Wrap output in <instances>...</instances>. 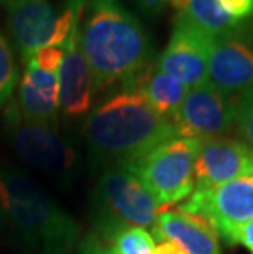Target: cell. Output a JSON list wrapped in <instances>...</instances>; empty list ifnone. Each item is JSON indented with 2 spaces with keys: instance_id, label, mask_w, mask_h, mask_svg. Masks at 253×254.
<instances>
[{
  "instance_id": "obj_1",
  "label": "cell",
  "mask_w": 253,
  "mask_h": 254,
  "mask_svg": "<svg viewBox=\"0 0 253 254\" xmlns=\"http://www.w3.org/2000/svg\"><path fill=\"white\" fill-rule=\"evenodd\" d=\"M79 45L94 75L95 90L135 89L153 66L152 38L118 0H87Z\"/></svg>"
},
{
  "instance_id": "obj_2",
  "label": "cell",
  "mask_w": 253,
  "mask_h": 254,
  "mask_svg": "<svg viewBox=\"0 0 253 254\" xmlns=\"http://www.w3.org/2000/svg\"><path fill=\"white\" fill-rule=\"evenodd\" d=\"M84 136L90 158L105 169L123 167L179 134L174 122L156 113L138 90L120 89L89 113Z\"/></svg>"
},
{
  "instance_id": "obj_3",
  "label": "cell",
  "mask_w": 253,
  "mask_h": 254,
  "mask_svg": "<svg viewBox=\"0 0 253 254\" xmlns=\"http://www.w3.org/2000/svg\"><path fill=\"white\" fill-rule=\"evenodd\" d=\"M0 212L35 254H74L79 228L31 177L0 161Z\"/></svg>"
},
{
  "instance_id": "obj_4",
  "label": "cell",
  "mask_w": 253,
  "mask_h": 254,
  "mask_svg": "<svg viewBox=\"0 0 253 254\" xmlns=\"http://www.w3.org/2000/svg\"><path fill=\"white\" fill-rule=\"evenodd\" d=\"M95 235L104 243L127 226H153L163 208L125 167H105L94 187Z\"/></svg>"
},
{
  "instance_id": "obj_5",
  "label": "cell",
  "mask_w": 253,
  "mask_h": 254,
  "mask_svg": "<svg viewBox=\"0 0 253 254\" xmlns=\"http://www.w3.org/2000/svg\"><path fill=\"white\" fill-rule=\"evenodd\" d=\"M3 136L21 161L59 184H69L78 164L73 143L58 125L28 120L12 99L5 110Z\"/></svg>"
},
{
  "instance_id": "obj_6",
  "label": "cell",
  "mask_w": 253,
  "mask_h": 254,
  "mask_svg": "<svg viewBox=\"0 0 253 254\" xmlns=\"http://www.w3.org/2000/svg\"><path fill=\"white\" fill-rule=\"evenodd\" d=\"M201 141L176 136L125 164L161 208L187 200L194 192V163Z\"/></svg>"
},
{
  "instance_id": "obj_7",
  "label": "cell",
  "mask_w": 253,
  "mask_h": 254,
  "mask_svg": "<svg viewBox=\"0 0 253 254\" xmlns=\"http://www.w3.org/2000/svg\"><path fill=\"white\" fill-rule=\"evenodd\" d=\"M179 210L202 217L227 243L239 226L253 220V174L207 190H194Z\"/></svg>"
},
{
  "instance_id": "obj_8",
  "label": "cell",
  "mask_w": 253,
  "mask_h": 254,
  "mask_svg": "<svg viewBox=\"0 0 253 254\" xmlns=\"http://www.w3.org/2000/svg\"><path fill=\"white\" fill-rule=\"evenodd\" d=\"M211 48L212 36L182 12H176L169 41L161 51L156 66L184 87H197L209 82Z\"/></svg>"
},
{
  "instance_id": "obj_9",
  "label": "cell",
  "mask_w": 253,
  "mask_h": 254,
  "mask_svg": "<svg viewBox=\"0 0 253 254\" xmlns=\"http://www.w3.org/2000/svg\"><path fill=\"white\" fill-rule=\"evenodd\" d=\"M173 122L184 138L204 141L224 136L235 127V99L211 82L187 89Z\"/></svg>"
},
{
  "instance_id": "obj_10",
  "label": "cell",
  "mask_w": 253,
  "mask_h": 254,
  "mask_svg": "<svg viewBox=\"0 0 253 254\" xmlns=\"http://www.w3.org/2000/svg\"><path fill=\"white\" fill-rule=\"evenodd\" d=\"M209 82L230 95L253 90V30L250 21L229 33L212 36Z\"/></svg>"
},
{
  "instance_id": "obj_11",
  "label": "cell",
  "mask_w": 253,
  "mask_h": 254,
  "mask_svg": "<svg viewBox=\"0 0 253 254\" xmlns=\"http://www.w3.org/2000/svg\"><path fill=\"white\" fill-rule=\"evenodd\" d=\"M253 174V148L242 139H204L194 163V190H207Z\"/></svg>"
},
{
  "instance_id": "obj_12",
  "label": "cell",
  "mask_w": 253,
  "mask_h": 254,
  "mask_svg": "<svg viewBox=\"0 0 253 254\" xmlns=\"http://www.w3.org/2000/svg\"><path fill=\"white\" fill-rule=\"evenodd\" d=\"M3 5L10 35L26 66L41 48L55 45L61 12H56L51 0H8Z\"/></svg>"
},
{
  "instance_id": "obj_13",
  "label": "cell",
  "mask_w": 253,
  "mask_h": 254,
  "mask_svg": "<svg viewBox=\"0 0 253 254\" xmlns=\"http://www.w3.org/2000/svg\"><path fill=\"white\" fill-rule=\"evenodd\" d=\"M81 20L63 45V61L58 69L59 110L69 118L83 117L90 110L95 90L92 71L79 45Z\"/></svg>"
},
{
  "instance_id": "obj_14",
  "label": "cell",
  "mask_w": 253,
  "mask_h": 254,
  "mask_svg": "<svg viewBox=\"0 0 253 254\" xmlns=\"http://www.w3.org/2000/svg\"><path fill=\"white\" fill-rule=\"evenodd\" d=\"M153 238L177 245L184 254H220L215 230L202 217L182 212L163 210L153 225Z\"/></svg>"
},
{
  "instance_id": "obj_15",
  "label": "cell",
  "mask_w": 253,
  "mask_h": 254,
  "mask_svg": "<svg viewBox=\"0 0 253 254\" xmlns=\"http://www.w3.org/2000/svg\"><path fill=\"white\" fill-rule=\"evenodd\" d=\"M21 115L28 120L58 125L59 82L58 72H46L35 64H26L15 99Z\"/></svg>"
},
{
  "instance_id": "obj_16",
  "label": "cell",
  "mask_w": 253,
  "mask_h": 254,
  "mask_svg": "<svg viewBox=\"0 0 253 254\" xmlns=\"http://www.w3.org/2000/svg\"><path fill=\"white\" fill-rule=\"evenodd\" d=\"M135 90L140 92L156 113L169 120H174L187 94V87L165 74L156 64L138 79Z\"/></svg>"
},
{
  "instance_id": "obj_17",
  "label": "cell",
  "mask_w": 253,
  "mask_h": 254,
  "mask_svg": "<svg viewBox=\"0 0 253 254\" xmlns=\"http://www.w3.org/2000/svg\"><path fill=\"white\" fill-rule=\"evenodd\" d=\"M177 12H182L192 23L207 31L211 36L229 33L245 25L230 18L220 8L217 0H182V5Z\"/></svg>"
},
{
  "instance_id": "obj_18",
  "label": "cell",
  "mask_w": 253,
  "mask_h": 254,
  "mask_svg": "<svg viewBox=\"0 0 253 254\" xmlns=\"http://www.w3.org/2000/svg\"><path fill=\"white\" fill-rule=\"evenodd\" d=\"M115 254H153L155 238L142 226H127L118 230L105 243Z\"/></svg>"
},
{
  "instance_id": "obj_19",
  "label": "cell",
  "mask_w": 253,
  "mask_h": 254,
  "mask_svg": "<svg viewBox=\"0 0 253 254\" xmlns=\"http://www.w3.org/2000/svg\"><path fill=\"white\" fill-rule=\"evenodd\" d=\"M18 82V69L7 38L0 31V109L12 100Z\"/></svg>"
},
{
  "instance_id": "obj_20",
  "label": "cell",
  "mask_w": 253,
  "mask_h": 254,
  "mask_svg": "<svg viewBox=\"0 0 253 254\" xmlns=\"http://www.w3.org/2000/svg\"><path fill=\"white\" fill-rule=\"evenodd\" d=\"M235 128L247 144L253 148V90L235 99Z\"/></svg>"
},
{
  "instance_id": "obj_21",
  "label": "cell",
  "mask_w": 253,
  "mask_h": 254,
  "mask_svg": "<svg viewBox=\"0 0 253 254\" xmlns=\"http://www.w3.org/2000/svg\"><path fill=\"white\" fill-rule=\"evenodd\" d=\"M61 61H63V46L48 45L45 48H41L30 63L35 64L36 67H40L41 71L58 72L59 66H61Z\"/></svg>"
},
{
  "instance_id": "obj_22",
  "label": "cell",
  "mask_w": 253,
  "mask_h": 254,
  "mask_svg": "<svg viewBox=\"0 0 253 254\" xmlns=\"http://www.w3.org/2000/svg\"><path fill=\"white\" fill-rule=\"evenodd\" d=\"M220 8L239 23H249L253 18V0H217Z\"/></svg>"
},
{
  "instance_id": "obj_23",
  "label": "cell",
  "mask_w": 253,
  "mask_h": 254,
  "mask_svg": "<svg viewBox=\"0 0 253 254\" xmlns=\"http://www.w3.org/2000/svg\"><path fill=\"white\" fill-rule=\"evenodd\" d=\"M133 2H135L140 12L150 18H156L168 7L176 8V12H177L182 5V0H133Z\"/></svg>"
},
{
  "instance_id": "obj_24",
  "label": "cell",
  "mask_w": 253,
  "mask_h": 254,
  "mask_svg": "<svg viewBox=\"0 0 253 254\" xmlns=\"http://www.w3.org/2000/svg\"><path fill=\"white\" fill-rule=\"evenodd\" d=\"M227 245H240L250 254H253V220L239 226V228L230 235Z\"/></svg>"
},
{
  "instance_id": "obj_25",
  "label": "cell",
  "mask_w": 253,
  "mask_h": 254,
  "mask_svg": "<svg viewBox=\"0 0 253 254\" xmlns=\"http://www.w3.org/2000/svg\"><path fill=\"white\" fill-rule=\"evenodd\" d=\"M79 254H115L109 245H105L100 238L92 233L79 243Z\"/></svg>"
},
{
  "instance_id": "obj_26",
  "label": "cell",
  "mask_w": 253,
  "mask_h": 254,
  "mask_svg": "<svg viewBox=\"0 0 253 254\" xmlns=\"http://www.w3.org/2000/svg\"><path fill=\"white\" fill-rule=\"evenodd\" d=\"M153 254H184L182 250L177 245L171 241H166V240H160L158 245L155 246V251Z\"/></svg>"
},
{
  "instance_id": "obj_27",
  "label": "cell",
  "mask_w": 253,
  "mask_h": 254,
  "mask_svg": "<svg viewBox=\"0 0 253 254\" xmlns=\"http://www.w3.org/2000/svg\"><path fill=\"white\" fill-rule=\"evenodd\" d=\"M2 225H3V217H2V212H0V228H2Z\"/></svg>"
},
{
  "instance_id": "obj_28",
  "label": "cell",
  "mask_w": 253,
  "mask_h": 254,
  "mask_svg": "<svg viewBox=\"0 0 253 254\" xmlns=\"http://www.w3.org/2000/svg\"><path fill=\"white\" fill-rule=\"evenodd\" d=\"M250 26H252V30H253V18L250 20Z\"/></svg>"
},
{
  "instance_id": "obj_29",
  "label": "cell",
  "mask_w": 253,
  "mask_h": 254,
  "mask_svg": "<svg viewBox=\"0 0 253 254\" xmlns=\"http://www.w3.org/2000/svg\"><path fill=\"white\" fill-rule=\"evenodd\" d=\"M0 2H2V3H5V2H8V0H0Z\"/></svg>"
}]
</instances>
